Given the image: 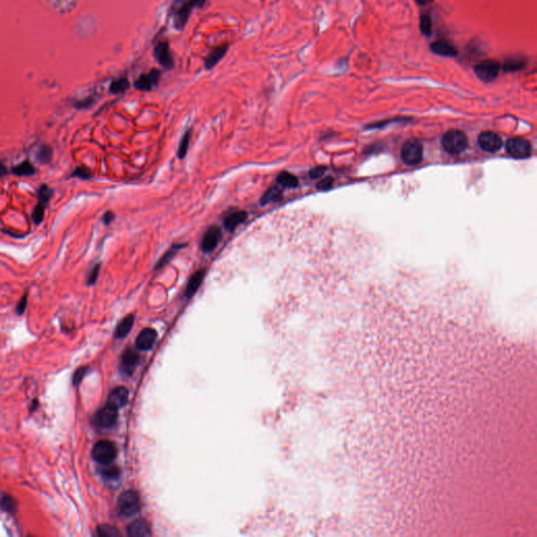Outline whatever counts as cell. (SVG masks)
I'll use <instances>...</instances> for the list:
<instances>
[{
  "mask_svg": "<svg viewBox=\"0 0 537 537\" xmlns=\"http://www.w3.org/2000/svg\"><path fill=\"white\" fill-rule=\"evenodd\" d=\"M281 196H282V191L280 188L278 187H273V188H270L266 193L263 196V198H261L260 200V204L261 205H267V204H270V203H274V202H277L281 199Z\"/></svg>",
  "mask_w": 537,
  "mask_h": 537,
  "instance_id": "d4e9b609",
  "label": "cell"
},
{
  "mask_svg": "<svg viewBox=\"0 0 537 537\" xmlns=\"http://www.w3.org/2000/svg\"><path fill=\"white\" fill-rule=\"evenodd\" d=\"M479 147L488 153H497L503 147L502 137L495 132L485 131L478 136Z\"/></svg>",
  "mask_w": 537,
  "mask_h": 537,
  "instance_id": "ba28073f",
  "label": "cell"
},
{
  "mask_svg": "<svg viewBox=\"0 0 537 537\" xmlns=\"http://www.w3.org/2000/svg\"><path fill=\"white\" fill-rule=\"evenodd\" d=\"M420 30L425 36L432 34V19L428 13H423L420 17Z\"/></svg>",
  "mask_w": 537,
  "mask_h": 537,
  "instance_id": "484cf974",
  "label": "cell"
},
{
  "mask_svg": "<svg viewBox=\"0 0 537 537\" xmlns=\"http://www.w3.org/2000/svg\"><path fill=\"white\" fill-rule=\"evenodd\" d=\"M133 322H134V317L133 315H128L126 316L125 318H124L117 326L116 328V332H115V337L116 338H124L126 337L128 335V333L130 332V329L133 325Z\"/></svg>",
  "mask_w": 537,
  "mask_h": 537,
  "instance_id": "7402d4cb",
  "label": "cell"
},
{
  "mask_svg": "<svg viewBox=\"0 0 537 537\" xmlns=\"http://www.w3.org/2000/svg\"><path fill=\"white\" fill-rule=\"evenodd\" d=\"M129 82L127 79H119L115 82H113L112 86H110V91L113 93H121L127 90L129 88Z\"/></svg>",
  "mask_w": 537,
  "mask_h": 537,
  "instance_id": "1f68e13d",
  "label": "cell"
},
{
  "mask_svg": "<svg viewBox=\"0 0 537 537\" xmlns=\"http://www.w3.org/2000/svg\"><path fill=\"white\" fill-rule=\"evenodd\" d=\"M220 238H222V231L217 226L210 227L206 231L202 240V250L206 253L212 252L217 247Z\"/></svg>",
  "mask_w": 537,
  "mask_h": 537,
  "instance_id": "30bf717a",
  "label": "cell"
},
{
  "mask_svg": "<svg viewBox=\"0 0 537 537\" xmlns=\"http://www.w3.org/2000/svg\"><path fill=\"white\" fill-rule=\"evenodd\" d=\"M181 248H182V245H177V246H173V247H171L170 249H169L166 253H165V254L163 255V257L158 261L156 269L159 270V269L163 268L164 266H166V265L169 263V261L172 259V257L176 254V252L181 249Z\"/></svg>",
  "mask_w": 537,
  "mask_h": 537,
  "instance_id": "83f0119b",
  "label": "cell"
},
{
  "mask_svg": "<svg viewBox=\"0 0 537 537\" xmlns=\"http://www.w3.org/2000/svg\"><path fill=\"white\" fill-rule=\"evenodd\" d=\"M119 511L124 516H131L134 515L137 511L140 510V498L133 490H127L123 492L118 502Z\"/></svg>",
  "mask_w": 537,
  "mask_h": 537,
  "instance_id": "277c9868",
  "label": "cell"
},
{
  "mask_svg": "<svg viewBox=\"0 0 537 537\" xmlns=\"http://www.w3.org/2000/svg\"><path fill=\"white\" fill-rule=\"evenodd\" d=\"M0 507L8 513H15L17 509V503L12 497H10V495H4V497L0 499Z\"/></svg>",
  "mask_w": 537,
  "mask_h": 537,
  "instance_id": "f1b7e54d",
  "label": "cell"
},
{
  "mask_svg": "<svg viewBox=\"0 0 537 537\" xmlns=\"http://www.w3.org/2000/svg\"><path fill=\"white\" fill-rule=\"evenodd\" d=\"M45 208H46V205L42 204L38 202L37 206L35 207L34 211H33V214H32V218H33V222L36 224V225H39L40 223H42V220L44 218V212H45Z\"/></svg>",
  "mask_w": 537,
  "mask_h": 537,
  "instance_id": "4dcf8cb0",
  "label": "cell"
},
{
  "mask_svg": "<svg viewBox=\"0 0 537 537\" xmlns=\"http://www.w3.org/2000/svg\"><path fill=\"white\" fill-rule=\"evenodd\" d=\"M160 77L161 72L159 70H151L148 74H144L137 79L134 82V86L139 90L149 91L158 85Z\"/></svg>",
  "mask_w": 537,
  "mask_h": 537,
  "instance_id": "8fae6325",
  "label": "cell"
},
{
  "mask_svg": "<svg viewBox=\"0 0 537 537\" xmlns=\"http://www.w3.org/2000/svg\"><path fill=\"white\" fill-rule=\"evenodd\" d=\"M416 2L420 6H428L431 3H433V0H416Z\"/></svg>",
  "mask_w": 537,
  "mask_h": 537,
  "instance_id": "ee69618b",
  "label": "cell"
},
{
  "mask_svg": "<svg viewBox=\"0 0 537 537\" xmlns=\"http://www.w3.org/2000/svg\"><path fill=\"white\" fill-rule=\"evenodd\" d=\"M247 217H248V214L246 211L233 212L225 217L224 219L225 228L229 231H233L234 229H236L240 224H242L247 219Z\"/></svg>",
  "mask_w": 537,
  "mask_h": 537,
  "instance_id": "ac0fdd59",
  "label": "cell"
},
{
  "mask_svg": "<svg viewBox=\"0 0 537 537\" xmlns=\"http://www.w3.org/2000/svg\"><path fill=\"white\" fill-rule=\"evenodd\" d=\"M321 170H323V168H316V169L312 170L310 174H311L312 177H316V176H318V175H320L322 173V172H320Z\"/></svg>",
  "mask_w": 537,
  "mask_h": 537,
  "instance_id": "7bdbcfd3",
  "label": "cell"
},
{
  "mask_svg": "<svg viewBox=\"0 0 537 537\" xmlns=\"http://www.w3.org/2000/svg\"><path fill=\"white\" fill-rule=\"evenodd\" d=\"M227 50H228L227 45H222V46L215 48L209 55V56L206 58V61H205L206 68H208V70H211L212 67H214L220 60L223 59V57L225 56L226 53H227Z\"/></svg>",
  "mask_w": 537,
  "mask_h": 537,
  "instance_id": "44dd1931",
  "label": "cell"
},
{
  "mask_svg": "<svg viewBox=\"0 0 537 537\" xmlns=\"http://www.w3.org/2000/svg\"><path fill=\"white\" fill-rule=\"evenodd\" d=\"M188 2L190 3V5L192 7H200V8H202L205 5L206 0H188Z\"/></svg>",
  "mask_w": 537,
  "mask_h": 537,
  "instance_id": "60d3db41",
  "label": "cell"
},
{
  "mask_svg": "<svg viewBox=\"0 0 537 537\" xmlns=\"http://www.w3.org/2000/svg\"><path fill=\"white\" fill-rule=\"evenodd\" d=\"M101 473L104 477L106 478H117L120 474V471H119V468L116 467V466H112L110 464H107L105 465V467H103L101 469Z\"/></svg>",
  "mask_w": 537,
  "mask_h": 537,
  "instance_id": "e575fe53",
  "label": "cell"
},
{
  "mask_svg": "<svg viewBox=\"0 0 537 537\" xmlns=\"http://www.w3.org/2000/svg\"><path fill=\"white\" fill-rule=\"evenodd\" d=\"M118 420V408L115 406L106 404L101 408L94 417V422L101 428H110L117 423Z\"/></svg>",
  "mask_w": 537,
  "mask_h": 537,
  "instance_id": "52a82bcc",
  "label": "cell"
},
{
  "mask_svg": "<svg viewBox=\"0 0 537 537\" xmlns=\"http://www.w3.org/2000/svg\"><path fill=\"white\" fill-rule=\"evenodd\" d=\"M100 269H101V265L100 264H95L91 269L90 271L88 272L87 274V284L89 285H92L95 283V281H97L98 279V276H99V273H100Z\"/></svg>",
  "mask_w": 537,
  "mask_h": 537,
  "instance_id": "d590c367",
  "label": "cell"
},
{
  "mask_svg": "<svg viewBox=\"0 0 537 537\" xmlns=\"http://www.w3.org/2000/svg\"><path fill=\"white\" fill-rule=\"evenodd\" d=\"M506 148L508 154L515 159H526L530 157L532 151L530 142L525 139H520V137L509 140L506 144Z\"/></svg>",
  "mask_w": 537,
  "mask_h": 537,
  "instance_id": "8992f818",
  "label": "cell"
},
{
  "mask_svg": "<svg viewBox=\"0 0 537 537\" xmlns=\"http://www.w3.org/2000/svg\"><path fill=\"white\" fill-rule=\"evenodd\" d=\"M86 370H87L86 367H80L79 369L76 370V373L74 374V378H73V384L75 385V386H78L80 382L82 381V379L84 378Z\"/></svg>",
  "mask_w": 537,
  "mask_h": 537,
  "instance_id": "74e56055",
  "label": "cell"
},
{
  "mask_svg": "<svg viewBox=\"0 0 537 537\" xmlns=\"http://www.w3.org/2000/svg\"><path fill=\"white\" fill-rule=\"evenodd\" d=\"M52 196H53V190L51 188H48L46 185H41L39 190H38V202L42 203L44 205L47 206L48 202L51 201L52 199Z\"/></svg>",
  "mask_w": 537,
  "mask_h": 537,
  "instance_id": "d6a6232c",
  "label": "cell"
},
{
  "mask_svg": "<svg viewBox=\"0 0 537 537\" xmlns=\"http://www.w3.org/2000/svg\"><path fill=\"white\" fill-rule=\"evenodd\" d=\"M442 145L448 154H461L468 147V137L466 133L461 130L451 129L443 135Z\"/></svg>",
  "mask_w": 537,
  "mask_h": 537,
  "instance_id": "6da1fadb",
  "label": "cell"
},
{
  "mask_svg": "<svg viewBox=\"0 0 537 537\" xmlns=\"http://www.w3.org/2000/svg\"><path fill=\"white\" fill-rule=\"evenodd\" d=\"M8 173L9 171H8V168L6 167V165L0 162V177L6 176Z\"/></svg>",
  "mask_w": 537,
  "mask_h": 537,
  "instance_id": "b9f144b4",
  "label": "cell"
},
{
  "mask_svg": "<svg viewBox=\"0 0 537 537\" xmlns=\"http://www.w3.org/2000/svg\"><path fill=\"white\" fill-rule=\"evenodd\" d=\"M528 64V59L521 55H512V56L506 58L503 63L502 68L506 73H514L524 70Z\"/></svg>",
  "mask_w": 537,
  "mask_h": 537,
  "instance_id": "4fadbf2b",
  "label": "cell"
},
{
  "mask_svg": "<svg viewBox=\"0 0 537 537\" xmlns=\"http://www.w3.org/2000/svg\"><path fill=\"white\" fill-rule=\"evenodd\" d=\"M127 533L131 537H146L150 536V528L145 520H136L128 527Z\"/></svg>",
  "mask_w": 537,
  "mask_h": 537,
  "instance_id": "d6986e66",
  "label": "cell"
},
{
  "mask_svg": "<svg viewBox=\"0 0 537 537\" xmlns=\"http://www.w3.org/2000/svg\"><path fill=\"white\" fill-rule=\"evenodd\" d=\"M97 532H98V535L99 536H103V537H115V536H119L120 535V532L112 527L109 525H101L98 527L97 529Z\"/></svg>",
  "mask_w": 537,
  "mask_h": 537,
  "instance_id": "836d02e7",
  "label": "cell"
},
{
  "mask_svg": "<svg viewBox=\"0 0 537 537\" xmlns=\"http://www.w3.org/2000/svg\"><path fill=\"white\" fill-rule=\"evenodd\" d=\"M277 183L283 188H295L298 185V178L290 172H281L277 176Z\"/></svg>",
  "mask_w": 537,
  "mask_h": 537,
  "instance_id": "cb8c5ba5",
  "label": "cell"
},
{
  "mask_svg": "<svg viewBox=\"0 0 537 537\" xmlns=\"http://www.w3.org/2000/svg\"><path fill=\"white\" fill-rule=\"evenodd\" d=\"M128 395H129V392L127 388L123 387V386L117 387L109 394L107 403L115 406L116 408L123 407L128 401Z\"/></svg>",
  "mask_w": 537,
  "mask_h": 537,
  "instance_id": "9a60e30c",
  "label": "cell"
},
{
  "mask_svg": "<svg viewBox=\"0 0 537 537\" xmlns=\"http://www.w3.org/2000/svg\"><path fill=\"white\" fill-rule=\"evenodd\" d=\"M117 457L116 445L108 440L99 441L92 449V458L102 465L112 464Z\"/></svg>",
  "mask_w": 537,
  "mask_h": 537,
  "instance_id": "3957f363",
  "label": "cell"
},
{
  "mask_svg": "<svg viewBox=\"0 0 537 537\" xmlns=\"http://www.w3.org/2000/svg\"><path fill=\"white\" fill-rule=\"evenodd\" d=\"M154 55H155L156 60L159 62L160 65H162L165 68H167V70L172 68L173 66L172 55H171L169 45L166 41H161V42H159L155 46Z\"/></svg>",
  "mask_w": 537,
  "mask_h": 537,
  "instance_id": "9c48e42d",
  "label": "cell"
},
{
  "mask_svg": "<svg viewBox=\"0 0 537 537\" xmlns=\"http://www.w3.org/2000/svg\"><path fill=\"white\" fill-rule=\"evenodd\" d=\"M72 176L74 177H78V178H81V180H88V178L91 177V174L90 172L84 168V167H78L76 168L73 173H72Z\"/></svg>",
  "mask_w": 537,
  "mask_h": 537,
  "instance_id": "8d00e7d4",
  "label": "cell"
},
{
  "mask_svg": "<svg viewBox=\"0 0 537 537\" xmlns=\"http://www.w3.org/2000/svg\"><path fill=\"white\" fill-rule=\"evenodd\" d=\"M157 340V332L154 328H145L137 336L135 340L136 347L142 351L150 350Z\"/></svg>",
  "mask_w": 537,
  "mask_h": 537,
  "instance_id": "5bb4252c",
  "label": "cell"
},
{
  "mask_svg": "<svg viewBox=\"0 0 537 537\" xmlns=\"http://www.w3.org/2000/svg\"><path fill=\"white\" fill-rule=\"evenodd\" d=\"M26 306H27V293H25L22 298L19 300L18 305H17V309H16V312L18 315H22L24 312H25V309H26Z\"/></svg>",
  "mask_w": 537,
  "mask_h": 537,
  "instance_id": "f35d334b",
  "label": "cell"
},
{
  "mask_svg": "<svg viewBox=\"0 0 537 537\" xmlns=\"http://www.w3.org/2000/svg\"><path fill=\"white\" fill-rule=\"evenodd\" d=\"M12 173L17 176H31L36 173V168L30 161H23L12 168Z\"/></svg>",
  "mask_w": 537,
  "mask_h": 537,
  "instance_id": "603a6c76",
  "label": "cell"
},
{
  "mask_svg": "<svg viewBox=\"0 0 537 537\" xmlns=\"http://www.w3.org/2000/svg\"><path fill=\"white\" fill-rule=\"evenodd\" d=\"M501 70V63L493 59L481 60L474 65L475 75L480 81L485 82V83H490V82L497 79Z\"/></svg>",
  "mask_w": 537,
  "mask_h": 537,
  "instance_id": "7a4b0ae2",
  "label": "cell"
},
{
  "mask_svg": "<svg viewBox=\"0 0 537 537\" xmlns=\"http://www.w3.org/2000/svg\"><path fill=\"white\" fill-rule=\"evenodd\" d=\"M137 360H139V356H137L133 351L127 350L125 353H124L122 357V362H121V368L123 370V373H125L126 375H131L137 363Z\"/></svg>",
  "mask_w": 537,
  "mask_h": 537,
  "instance_id": "2e32d148",
  "label": "cell"
},
{
  "mask_svg": "<svg viewBox=\"0 0 537 537\" xmlns=\"http://www.w3.org/2000/svg\"><path fill=\"white\" fill-rule=\"evenodd\" d=\"M190 139H191V130H188L182 137V140L180 142V146H178V150H177V156L180 159H184L185 156L187 155V151H188V147H189V143H190Z\"/></svg>",
  "mask_w": 537,
  "mask_h": 537,
  "instance_id": "f546056e",
  "label": "cell"
},
{
  "mask_svg": "<svg viewBox=\"0 0 537 537\" xmlns=\"http://www.w3.org/2000/svg\"><path fill=\"white\" fill-rule=\"evenodd\" d=\"M401 157L405 164L411 166L421 163L423 159V147L421 143L417 140H408L405 142L401 150Z\"/></svg>",
  "mask_w": 537,
  "mask_h": 537,
  "instance_id": "5b68a950",
  "label": "cell"
},
{
  "mask_svg": "<svg viewBox=\"0 0 537 537\" xmlns=\"http://www.w3.org/2000/svg\"><path fill=\"white\" fill-rule=\"evenodd\" d=\"M114 218H115V215H114L112 212H106V213L103 215V218H102V219H103V223H104L105 225H109L110 223L113 222Z\"/></svg>",
  "mask_w": 537,
  "mask_h": 537,
  "instance_id": "ab89813d",
  "label": "cell"
},
{
  "mask_svg": "<svg viewBox=\"0 0 537 537\" xmlns=\"http://www.w3.org/2000/svg\"><path fill=\"white\" fill-rule=\"evenodd\" d=\"M193 8L190 3H185L183 4L180 9L177 10L176 14H175V25L177 29H183V27L185 26V24L187 23L188 21V18H189V15H190V12H191V9Z\"/></svg>",
  "mask_w": 537,
  "mask_h": 537,
  "instance_id": "ffe728a7",
  "label": "cell"
},
{
  "mask_svg": "<svg viewBox=\"0 0 537 537\" xmlns=\"http://www.w3.org/2000/svg\"><path fill=\"white\" fill-rule=\"evenodd\" d=\"M204 277H205L204 270H199L193 275H192L189 279V282L186 287V292H185V295L187 298H191L198 292L201 284L203 283Z\"/></svg>",
  "mask_w": 537,
  "mask_h": 537,
  "instance_id": "e0dca14e",
  "label": "cell"
},
{
  "mask_svg": "<svg viewBox=\"0 0 537 537\" xmlns=\"http://www.w3.org/2000/svg\"><path fill=\"white\" fill-rule=\"evenodd\" d=\"M430 51L442 57H457L459 51L456 45H453L447 40H436L430 44Z\"/></svg>",
  "mask_w": 537,
  "mask_h": 537,
  "instance_id": "7c38bea8",
  "label": "cell"
},
{
  "mask_svg": "<svg viewBox=\"0 0 537 537\" xmlns=\"http://www.w3.org/2000/svg\"><path fill=\"white\" fill-rule=\"evenodd\" d=\"M53 159V148L47 145L41 146L37 153V160L41 164H50Z\"/></svg>",
  "mask_w": 537,
  "mask_h": 537,
  "instance_id": "4316f807",
  "label": "cell"
}]
</instances>
